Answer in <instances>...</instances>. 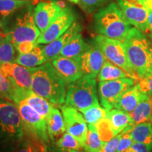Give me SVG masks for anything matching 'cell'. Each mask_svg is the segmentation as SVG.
<instances>
[{"label": "cell", "mask_w": 152, "mask_h": 152, "mask_svg": "<svg viewBox=\"0 0 152 152\" xmlns=\"http://www.w3.org/2000/svg\"><path fill=\"white\" fill-rule=\"evenodd\" d=\"M32 73V90L53 105L60 106L66 102L65 81L60 77L50 61L42 65L30 68Z\"/></svg>", "instance_id": "obj_1"}, {"label": "cell", "mask_w": 152, "mask_h": 152, "mask_svg": "<svg viewBox=\"0 0 152 152\" xmlns=\"http://www.w3.org/2000/svg\"><path fill=\"white\" fill-rule=\"evenodd\" d=\"M131 66L139 78L152 75V43L143 32L132 28L123 41Z\"/></svg>", "instance_id": "obj_2"}, {"label": "cell", "mask_w": 152, "mask_h": 152, "mask_svg": "<svg viewBox=\"0 0 152 152\" xmlns=\"http://www.w3.org/2000/svg\"><path fill=\"white\" fill-rule=\"evenodd\" d=\"M94 28L98 35L124 41L131 30V25L125 18L119 6L111 2L94 14Z\"/></svg>", "instance_id": "obj_3"}, {"label": "cell", "mask_w": 152, "mask_h": 152, "mask_svg": "<svg viewBox=\"0 0 152 152\" xmlns=\"http://www.w3.org/2000/svg\"><path fill=\"white\" fill-rule=\"evenodd\" d=\"M35 5L19 9L6 18L10 19L11 27L7 32L14 45L25 41H37L41 32L34 20Z\"/></svg>", "instance_id": "obj_4"}, {"label": "cell", "mask_w": 152, "mask_h": 152, "mask_svg": "<svg viewBox=\"0 0 152 152\" xmlns=\"http://www.w3.org/2000/svg\"><path fill=\"white\" fill-rule=\"evenodd\" d=\"M66 104L80 112L99 104L94 77L83 75L80 78L70 83L66 92Z\"/></svg>", "instance_id": "obj_5"}, {"label": "cell", "mask_w": 152, "mask_h": 152, "mask_svg": "<svg viewBox=\"0 0 152 152\" xmlns=\"http://www.w3.org/2000/svg\"><path fill=\"white\" fill-rule=\"evenodd\" d=\"M94 41L106 59L126 72L130 77L137 81L140 80L130 65L123 42L100 35L96 36Z\"/></svg>", "instance_id": "obj_6"}, {"label": "cell", "mask_w": 152, "mask_h": 152, "mask_svg": "<svg viewBox=\"0 0 152 152\" xmlns=\"http://www.w3.org/2000/svg\"><path fill=\"white\" fill-rule=\"evenodd\" d=\"M136 80L128 77L124 78L99 83V95L101 104L108 111L113 109L120 96L130 87L136 85Z\"/></svg>", "instance_id": "obj_7"}, {"label": "cell", "mask_w": 152, "mask_h": 152, "mask_svg": "<svg viewBox=\"0 0 152 152\" xmlns=\"http://www.w3.org/2000/svg\"><path fill=\"white\" fill-rule=\"evenodd\" d=\"M0 131L11 137H21L23 132L18 106L9 100L0 99Z\"/></svg>", "instance_id": "obj_8"}, {"label": "cell", "mask_w": 152, "mask_h": 152, "mask_svg": "<svg viewBox=\"0 0 152 152\" xmlns=\"http://www.w3.org/2000/svg\"><path fill=\"white\" fill-rule=\"evenodd\" d=\"M16 104L18 108L23 128L25 127L39 140L46 142L48 141L49 136L45 118L30 107L24 100L18 101Z\"/></svg>", "instance_id": "obj_9"}, {"label": "cell", "mask_w": 152, "mask_h": 152, "mask_svg": "<svg viewBox=\"0 0 152 152\" xmlns=\"http://www.w3.org/2000/svg\"><path fill=\"white\" fill-rule=\"evenodd\" d=\"M61 109L66 130L73 135L84 148L88 130L87 123L84 116L78 110L66 104L61 106Z\"/></svg>", "instance_id": "obj_10"}, {"label": "cell", "mask_w": 152, "mask_h": 152, "mask_svg": "<svg viewBox=\"0 0 152 152\" xmlns=\"http://www.w3.org/2000/svg\"><path fill=\"white\" fill-rule=\"evenodd\" d=\"M117 4L129 23L145 33L149 11L144 0H117Z\"/></svg>", "instance_id": "obj_11"}, {"label": "cell", "mask_w": 152, "mask_h": 152, "mask_svg": "<svg viewBox=\"0 0 152 152\" xmlns=\"http://www.w3.org/2000/svg\"><path fill=\"white\" fill-rule=\"evenodd\" d=\"M75 21V14L74 11L69 7H65L58 17L40 34L37 39L38 45H47L55 40L65 33Z\"/></svg>", "instance_id": "obj_12"}, {"label": "cell", "mask_w": 152, "mask_h": 152, "mask_svg": "<svg viewBox=\"0 0 152 152\" xmlns=\"http://www.w3.org/2000/svg\"><path fill=\"white\" fill-rule=\"evenodd\" d=\"M80 67L83 75L96 77L99 73L106 58L99 47L94 41L91 44L86 50L76 58Z\"/></svg>", "instance_id": "obj_13"}, {"label": "cell", "mask_w": 152, "mask_h": 152, "mask_svg": "<svg viewBox=\"0 0 152 152\" xmlns=\"http://www.w3.org/2000/svg\"><path fill=\"white\" fill-rule=\"evenodd\" d=\"M0 69L14 89L32 90V73L30 68L25 67L14 61L2 64L0 66Z\"/></svg>", "instance_id": "obj_14"}, {"label": "cell", "mask_w": 152, "mask_h": 152, "mask_svg": "<svg viewBox=\"0 0 152 152\" xmlns=\"http://www.w3.org/2000/svg\"><path fill=\"white\" fill-rule=\"evenodd\" d=\"M64 7L56 1H41L36 4L34 20L41 33L58 17Z\"/></svg>", "instance_id": "obj_15"}, {"label": "cell", "mask_w": 152, "mask_h": 152, "mask_svg": "<svg viewBox=\"0 0 152 152\" xmlns=\"http://www.w3.org/2000/svg\"><path fill=\"white\" fill-rule=\"evenodd\" d=\"M20 100H24L30 107L40 114L45 120L53 109V104L42 96H39L32 90H26L16 89L14 93V103L16 104Z\"/></svg>", "instance_id": "obj_16"}, {"label": "cell", "mask_w": 152, "mask_h": 152, "mask_svg": "<svg viewBox=\"0 0 152 152\" xmlns=\"http://www.w3.org/2000/svg\"><path fill=\"white\" fill-rule=\"evenodd\" d=\"M50 61L57 73L67 84L75 82L83 76L77 59L59 55Z\"/></svg>", "instance_id": "obj_17"}, {"label": "cell", "mask_w": 152, "mask_h": 152, "mask_svg": "<svg viewBox=\"0 0 152 152\" xmlns=\"http://www.w3.org/2000/svg\"><path fill=\"white\" fill-rule=\"evenodd\" d=\"M82 31V26L79 23L75 21L64 34L55 40L42 47V52L48 61H52L58 56L64 47L70 40Z\"/></svg>", "instance_id": "obj_18"}, {"label": "cell", "mask_w": 152, "mask_h": 152, "mask_svg": "<svg viewBox=\"0 0 152 152\" xmlns=\"http://www.w3.org/2000/svg\"><path fill=\"white\" fill-rule=\"evenodd\" d=\"M106 118L109 119L114 136L132 128L134 125L130 114L122 110L111 109L108 112Z\"/></svg>", "instance_id": "obj_19"}, {"label": "cell", "mask_w": 152, "mask_h": 152, "mask_svg": "<svg viewBox=\"0 0 152 152\" xmlns=\"http://www.w3.org/2000/svg\"><path fill=\"white\" fill-rule=\"evenodd\" d=\"M142 92L139 90L137 84L125 91L120 96L115 103L114 108L122 110L130 114L134 111L140 102Z\"/></svg>", "instance_id": "obj_20"}, {"label": "cell", "mask_w": 152, "mask_h": 152, "mask_svg": "<svg viewBox=\"0 0 152 152\" xmlns=\"http://www.w3.org/2000/svg\"><path fill=\"white\" fill-rule=\"evenodd\" d=\"M130 115L134 125L150 122L152 115V98L147 94L142 93L137 106Z\"/></svg>", "instance_id": "obj_21"}, {"label": "cell", "mask_w": 152, "mask_h": 152, "mask_svg": "<svg viewBox=\"0 0 152 152\" xmlns=\"http://www.w3.org/2000/svg\"><path fill=\"white\" fill-rule=\"evenodd\" d=\"M127 132L130 134L134 142L142 143L152 151V123L151 122L140 123L134 125Z\"/></svg>", "instance_id": "obj_22"}, {"label": "cell", "mask_w": 152, "mask_h": 152, "mask_svg": "<svg viewBox=\"0 0 152 152\" xmlns=\"http://www.w3.org/2000/svg\"><path fill=\"white\" fill-rule=\"evenodd\" d=\"M47 58L42 52V47L39 45L33 51L27 54H20L15 60L17 64L27 68H35L41 66L47 61Z\"/></svg>", "instance_id": "obj_23"}, {"label": "cell", "mask_w": 152, "mask_h": 152, "mask_svg": "<svg viewBox=\"0 0 152 152\" xmlns=\"http://www.w3.org/2000/svg\"><path fill=\"white\" fill-rule=\"evenodd\" d=\"M47 128L49 137L54 139L64 134L66 130L65 123L59 110L53 107L46 118Z\"/></svg>", "instance_id": "obj_24"}, {"label": "cell", "mask_w": 152, "mask_h": 152, "mask_svg": "<svg viewBox=\"0 0 152 152\" xmlns=\"http://www.w3.org/2000/svg\"><path fill=\"white\" fill-rule=\"evenodd\" d=\"M88 46L89 43H87L85 41L81 33H80L74 36L69 42L63 48L60 55L67 58L76 59L86 50Z\"/></svg>", "instance_id": "obj_25"}, {"label": "cell", "mask_w": 152, "mask_h": 152, "mask_svg": "<svg viewBox=\"0 0 152 152\" xmlns=\"http://www.w3.org/2000/svg\"><path fill=\"white\" fill-rule=\"evenodd\" d=\"M128 77H130V76L126 72L119 68L118 66L114 65L109 61L106 59L103 66L101 68L99 73L98 74L97 79L99 82H102L113 80Z\"/></svg>", "instance_id": "obj_26"}, {"label": "cell", "mask_w": 152, "mask_h": 152, "mask_svg": "<svg viewBox=\"0 0 152 152\" xmlns=\"http://www.w3.org/2000/svg\"><path fill=\"white\" fill-rule=\"evenodd\" d=\"M35 0H0V18L4 19L19 9L35 4Z\"/></svg>", "instance_id": "obj_27"}, {"label": "cell", "mask_w": 152, "mask_h": 152, "mask_svg": "<svg viewBox=\"0 0 152 152\" xmlns=\"http://www.w3.org/2000/svg\"><path fill=\"white\" fill-rule=\"evenodd\" d=\"M104 142L101 140L97 129L94 125H88L87 139L84 149L86 152H100Z\"/></svg>", "instance_id": "obj_28"}, {"label": "cell", "mask_w": 152, "mask_h": 152, "mask_svg": "<svg viewBox=\"0 0 152 152\" xmlns=\"http://www.w3.org/2000/svg\"><path fill=\"white\" fill-rule=\"evenodd\" d=\"M108 112L109 111L107 109L103 106H101L99 104L83 110L81 113H83L87 124L96 125L102 119L105 118Z\"/></svg>", "instance_id": "obj_29"}, {"label": "cell", "mask_w": 152, "mask_h": 152, "mask_svg": "<svg viewBox=\"0 0 152 152\" xmlns=\"http://www.w3.org/2000/svg\"><path fill=\"white\" fill-rule=\"evenodd\" d=\"M15 49L14 44L7 34V37L0 45V66L15 61Z\"/></svg>", "instance_id": "obj_30"}, {"label": "cell", "mask_w": 152, "mask_h": 152, "mask_svg": "<svg viewBox=\"0 0 152 152\" xmlns=\"http://www.w3.org/2000/svg\"><path fill=\"white\" fill-rule=\"evenodd\" d=\"M112 2V0H78L77 4L87 14H92Z\"/></svg>", "instance_id": "obj_31"}, {"label": "cell", "mask_w": 152, "mask_h": 152, "mask_svg": "<svg viewBox=\"0 0 152 152\" xmlns=\"http://www.w3.org/2000/svg\"><path fill=\"white\" fill-rule=\"evenodd\" d=\"M57 147L63 149H80L83 148L80 143L68 132H64L62 137L57 140Z\"/></svg>", "instance_id": "obj_32"}, {"label": "cell", "mask_w": 152, "mask_h": 152, "mask_svg": "<svg viewBox=\"0 0 152 152\" xmlns=\"http://www.w3.org/2000/svg\"><path fill=\"white\" fill-rule=\"evenodd\" d=\"M96 126L97 131L99 134L101 140L103 141L104 143L108 142L109 140H111L112 137H113L114 134L112 130L111 124L109 119L107 118L102 119V121L94 125Z\"/></svg>", "instance_id": "obj_33"}, {"label": "cell", "mask_w": 152, "mask_h": 152, "mask_svg": "<svg viewBox=\"0 0 152 152\" xmlns=\"http://www.w3.org/2000/svg\"><path fill=\"white\" fill-rule=\"evenodd\" d=\"M14 90V87L11 84L10 82L3 75L0 69V98L14 102H13Z\"/></svg>", "instance_id": "obj_34"}, {"label": "cell", "mask_w": 152, "mask_h": 152, "mask_svg": "<svg viewBox=\"0 0 152 152\" xmlns=\"http://www.w3.org/2000/svg\"><path fill=\"white\" fill-rule=\"evenodd\" d=\"M137 85L140 92L152 98V75L140 79Z\"/></svg>", "instance_id": "obj_35"}, {"label": "cell", "mask_w": 152, "mask_h": 152, "mask_svg": "<svg viewBox=\"0 0 152 152\" xmlns=\"http://www.w3.org/2000/svg\"><path fill=\"white\" fill-rule=\"evenodd\" d=\"M121 133H122V134H121V139H120L116 152H125L134 143V141H133L130 134L128 132H122Z\"/></svg>", "instance_id": "obj_36"}, {"label": "cell", "mask_w": 152, "mask_h": 152, "mask_svg": "<svg viewBox=\"0 0 152 152\" xmlns=\"http://www.w3.org/2000/svg\"><path fill=\"white\" fill-rule=\"evenodd\" d=\"M37 45V41H25L17 44L14 47L19 54H23L33 51Z\"/></svg>", "instance_id": "obj_37"}, {"label": "cell", "mask_w": 152, "mask_h": 152, "mask_svg": "<svg viewBox=\"0 0 152 152\" xmlns=\"http://www.w3.org/2000/svg\"><path fill=\"white\" fill-rule=\"evenodd\" d=\"M121 134H122V133L121 132L120 134L112 137L108 142H105L100 152H116Z\"/></svg>", "instance_id": "obj_38"}, {"label": "cell", "mask_w": 152, "mask_h": 152, "mask_svg": "<svg viewBox=\"0 0 152 152\" xmlns=\"http://www.w3.org/2000/svg\"><path fill=\"white\" fill-rule=\"evenodd\" d=\"M125 152H151L150 149L144 144L138 142H134L132 146Z\"/></svg>", "instance_id": "obj_39"}, {"label": "cell", "mask_w": 152, "mask_h": 152, "mask_svg": "<svg viewBox=\"0 0 152 152\" xmlns=\"http://www.w3.org/2000/svg\"><path fill=\"white\" fill-rule=\"evenodd\" d=\"M144 34H147L151 39H152V10H150L149 11L147 27H146V30Z\"/></svg>", "instance_id": "obj_40"}, {"label": "cell", "mask_w": 152, "mask_h": 152, "mask_svg": "<svg viewBox=\"0 0 152 152\" xmlns=\"http://www.w3.org/2000/svg\"><path fill=\"white\" fill-rule=\"evenodd\" d=\"M18 152H39V150L34 144L26 143L19 149Z\"/></svg>", "instance_id": "obj_41"}, {"label": "cell", "mask_w": 152, "mask_h": 152, "mask_svg": "<svg viewBox=\"0 0 152 152\" xmlns=\"http://www.w3.org/2000/svg\"><path fill=\"white\" fill-rule=\"evenodd\" d=\"M52 152H86V151H85L84 148H82V149H80L71 150V149H63L56 147V149H55Z\"/></svg>", "instance_id": "obj_42"}, {"label": "cell", "mask_w": 152, "mask_h": 152, "mask_svg": "<svg viewBox=\"0 0 152 152\" xmlns=\"http://www.w3.org/2000/svg\"><path fill=\"white\" fill-rule=\"evenodd\" d=\"M7 37V33H6L4 30L1 29V27L0 26V45L3 42L4 39Z\"/></svg>", "instance_id": "obj_43"}, {"label": "cell", "mask_w": 152, "mask_h": 152, "mask_svg": "<svg viewBox=\"0 0 152 152\" xmlns=\"http://www.w3.org/2000/svg\"><path fill=\"white\" fill-rule=\"evenodd\" d=\"M149 11L152 10V0H144Z\"/></svg>", "instance_id": "obj_44"}, {"label": "cell", "mask_w": 152, "mask_h": 152, "mask_svg": "<svg viewBox=\"0 0 152 152\" xmlns=\"http://www.w3.org/2000/svg\"><path fill=\"white\" fill-rule=\"evenodd\" d=\"M68 1H71V2H73L74 4H77V3H78V0H68Z\"/></svg>", "instance_id": "obj_45"}, {"label": "cell", "mask_w": 152, "mask_h": 152, "mask_svg": "<svg viewBox=\"0 0 152 152\" xmlns=\"http://www.w3.org/2000/svg\"><path fill=\"white\" fill-rule=\"evenodd\" d=\"M0 26L1 27V18H0Z\"/></svg>", "instance_id": "obj_46"}, {"label": "cell", "mask_w": 152, "mask_h": 152, "mask_svg": "<svg viewBox=\"0 0 152 152\" xmlns=\"http://www.w3.org/2000/svg\"><path fill=\"white\" fill-rule=\"evenodd\" d=\"M150 122L152 123V115H151V121H150Z\"/></svg>", "instance_id": "obj_47"}]
</instances>
